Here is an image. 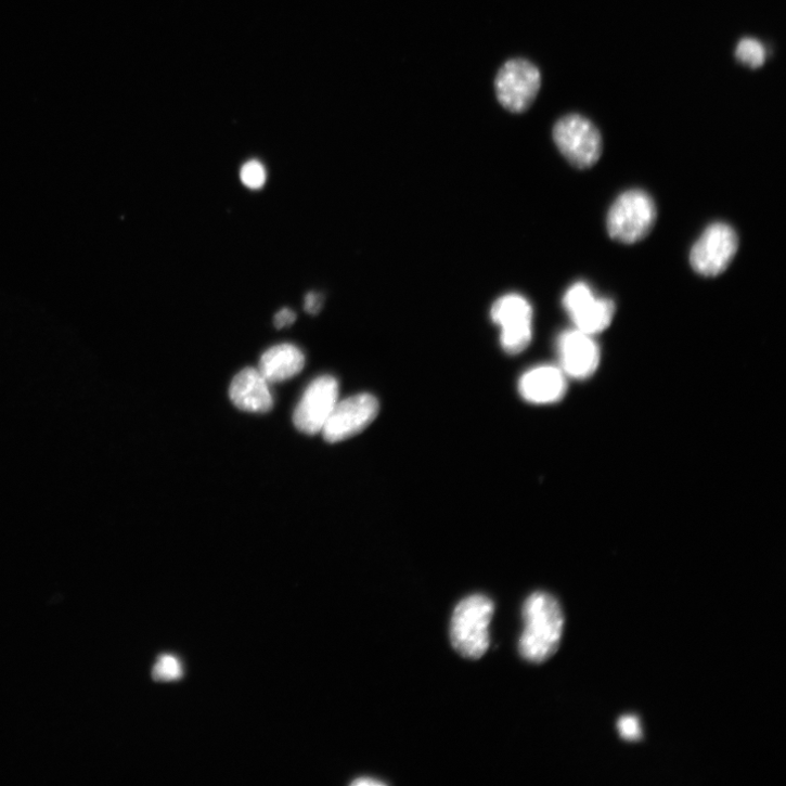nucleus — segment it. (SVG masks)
Returning a JSON list of instances; mask_svg holds the SVG:
<instances>
[{
  "instance_id": "f257e3e1",
  "label": "nucleus",
  "mask_w": 786,
  "mask_h": 786,
  "mask_svg": "<svg viewBox=\"0 0 786 786\" xmlns=\"http://www.w3.org/2000/svg\"><path fill=\"white\" fill-rule=\"evenodd\" d=\"M523 618L519 653L530 663H544L559 648L565 624L563 608L555 596L538 591L526 600Z\"/></svg>"
},
{
  "instance_id": "f03ea898",
  "label": "nucleus",
  "mask_w": 786,
  "mask_h": 786,
  "mask_svg": "<svg viewBox=\"0 0 786 786\" xmlns=\"http://www.w3.org/2000/svg\"><path fill=\"white\" fill-rule=\"evenodd\" d=\"M494 610V602L484 594L468 595L455 606L450 622V641L461 657L478 660L487 654Z\"/></svg>"
},
{
  "instance_id": "7ed1b4c3",
  "label": "nucleus",
  "mask_w": 786,
  "mask_h": 786,
  "mask_svg": "<svg viewBox=\"0 0 786 786\" xmlns=\"http://www.w3.org/2000/svg\"><path fill=\"white\" fill-rule=\"evenodd\" d=\"M657 221L653 197L641 190L627 191L611 205L606 220L608 235L616 242L632 245L646 239Z\"/></svg>"
},
{
  "instance_id": "20e7f679",
  "label": "nucleus",
  "mask_w": 786,
  "mask_h": 786,
  "mask_svg": "<svg viewBox=\"0 0 786 786\" xmlns=\"http://www.w3.org/2000/svg\"><path fill=\"white\" fill-rule=\"evenodd\" d=\"M553 139L566 160L578 169L592 168L603 151L596 126L579 114L562 117L554 126Z\"/></svg>"
},
{
  "instance_id": "39448f33",
  "label": "nucleus",
  "mask_w": 786,
  "mask_h": 786,
  "mask_svg": "<svg viewBox=\"0 0 786 786\" xmlns=\"http://www.w3.org/2000/svg\"><path fill=\"white\" fill-rule=\"evenodd\" d=\"M491 319L501 328V346L511 356L528 349L533 338V308L521 294L499 297L491 308Z\"/></svg>"
},
{
  "instance_id": "423d86ee",
  "label": "nucleus",
  "mask_w": 786,
  "mask_h": 786,
  "mask_svg": "<svg viewBox=\"0 0 786 786\" xmlns=\"http://www.w3.org/2000/svg\"><path fill=\"white\" fill-rule=\"evenodd\" d=\"M738 249L735 230L723 222L709 226L691 250L693 269L704 276L723 273L733 261Z\"/></svg>"
},
{
  "instance_id": "0eeeda50",
  "label": "nucleus",
  "mask_w": 786,
  "mask_h": 786,
  "mask_svg": "<svg viewBox=\"0 0 786 786\" xmlns=\"http://www.w3.org/2000/svg\"><path fill=\"white\" fill-rule=\"evenodd\" d=\"M563 306L575 328L592 336L610 326L616 310L611 299L597 297L585 282H576L567 288Z\"/></svg>"
},
{
  "instance_id": "6e6552de",
  "label": "nucleus",
  "mask_w": 786,
  "mask_h": 786,
  "mask_svg": "<svg viewBox=\"0 0 786 786\" xmlns=\"http://www.w3.org/2000/svg\"><path fill=\"white\" fill-rule=\"evenodd\" d=\"M541 88L539 68L526 60H512L499 72L495 89L500 103L510 112L523 113L536 100Z\"/></svg>"
},
{
  "instance_id": "1a4fd4ad",
  "label": "nucleus",
  "mask_w": 786,
  "mask_h": 786,
  "mask_svg": "<svg viewBox=\"0 0 786 786\" xmlns=\"http://www.w3.org/2000/svg\"><path fill=\"white\" fill-rule=\"evenodd\" d=\"M338 401L339 383L334 376L312 381L294 411L295 427L307 435L322 433Z\"/></svg>"
},
{
  "instance_id": "9d476101",
  "label": "nucleus",
  "mask_w": 786,
  "mask_h": 786,
  "mask_svg": "<svg viewBox=\"0 0 786 786\" xmlns=\"http://www.w3.org/2000/svg\"><path fill=\"white\" fill-rule=\"evenodd\" d=\"M379 402L370 394L338 401L322 433L326 441L337 443L368 428L379 413Z\"/></svg>"
},
{
  "instance_id": "9b49d317",
  "label": "nucleus",
  "mask_w": 786,
  "mask_h": 786,
  "mask_svg": "<svg viewBox=\"0 0 786 786\" xmlns=\"http://www.w3.org/2000/svg\"><path fill=\"white\" fill-rule=\"evenodd\" d=\"M559 368L567 378L585 381L601 363V350L594 336L576 328L563 332L556 343Z\"/></svg>"
},
{
  "instance_id": "f8f14e48",
  "label": "nucleus",
  "mask_w": 786,
  "mask_h": 786,
  "mask_svg": "<svg viewBox=\"0 0 786 786\" xmlns=\"http://www.w3.org/2000/svg\"><path fill=\"white\" fill-rule=\"evenodd\" d=\"M568 378L555 365H539L528 370L520 377L518 391L523 399L537 405L559 402L567 392Z\"/></svg>"
},
{
  "instance_id": "ddd939ff",
  "label": "nucleus",
  "mask_w": 786,
  "mask_h": 786,
  "mask_svg": "<svg viewBox=\"0 0 786 786\" xmlns=\"http://www.w3.org/2000/svg\"><path fill=\"white\" fill-rule=\"evenodd\" d=\"M269 385L258 369L248 368L234 377L230 387V398L242 411L267 413L273 407Z\"/></svg>"
},
{
  "instance_id": "4468645a",
  "label": "nucleus",
  "mask_w": 786,
  "mask_h": 786,
  "mask_svg": "<svg viewBox=\"0 0 786 786\" xmlns=\"http://www.w3.org/2000/svg\"><path fill=\"white\" fill-rule=\"evenodd\" d=\"M304 366V353L294 345L282 344L262 355L258 370L269 384H275L298 375Z\"/></svg>"
},
{
  "instance_id": "2eb2a0df",
  "label": "nucleus",
  "mask_w": 786,
  "mask_h": 786,
  "mask_svg": "<svg viewBox=\"0 0 786 786\" xmlns=\"http://www.w3.org/2000/svg\"><path fill=\"white\" fill-rule=\"evenodd\" d=\"M735 56L742 64L756 69L764 64L765 50L758 40L745 38L739 41Z\"/></svg>"
},
{
  "instance_id": "dca6fc26",
  "label": "nucleus",
  "mask_w": 786,
  "mask_h": 786,
  "mask_svg": "<svg viewBox=\"0 0 786 786\" xmlns=\"http://www.w3.org/2000/svg\"><path fill=\"white\" fill-rule=\"evenodd\" d=\"M183 675L180 661L173 656H163L155 663L152 677L155 681H176Z\"/></svg>"
},
{
  "instance_id": "f3484780",
  "label": "nucleus",
  "mask_w": 786,
  "mask_h": 786,
  "mask_svg": "<svg viewBox=\"0 0 786 786\" xmlns=\"http://www.w3.org/2000/svg\"><path fill=\"white\" fill-rule=\"evenodd\" d=\"M240 178L245 188L261 190L267 181L266 168L258 160H250L242 167Z\"/></svg>"
},
{
  "instance_id": "a211bd4d",
  "label": "nucleus",
  "mask_w": 786,
  "mask_h": 786,
  "mask_svg": "<svg viewBox=\"0 0 786 786\" xmlns=\"http://www.w3.org/2000/svg\"><path fill=\"white\" fill-rule=\"evenodd\" d=\"M618 731L620 736L629 742H637L643 737V731L640 719L634 716L622 717L618 721Z\"/></svg>"
},
{
  "instance_id": "6ab92c4d",
  "label": "nucleus",
  "mask_w": 786,
  "mask_h": 786,
  "mask_svg": "<svg viewBox=\"0 0 786 786\" xmlns=\"http://www.w3.org/2000/svg\"><path fill=\"white\" fill-rule=\"evenodd\" d=\"M324 297L317 292H309L304 299V309L309 314H318L323 309Z\"/></svg>"
},
{
  "instance_id": "aec40b11",
  "label": "nucleus",
  "mask_w": 786,
  "mask_h": 786,
  "mask_svg": "<svg viewBox=\"0 0 786 786\" xmlns=\"http://www.w3.org/2000/svg\"><path fill=\"white\" fill-rule=\"evenodd\" d=\"M296 321V313L289 308H282L275 313L273 323L276 330H283L293 325Z\"/></svg>"
},
{
  "instance_id": "412c9836",
  "label": "nucleus",
  "mask_w": 786,
  "mask_h": 786,
  "mask_svg": "<svg viewBox=\"0 0 786 786\" xmlns=\"http://www.w3.org/2000/svg\"><path fill=\"white\" fill-rule=\"evenodd\" d=\"M384 784H386V783L375 779L373 777H361V778L356 779L352 783V785H357V786H379V785H384Z\"/></svg>"
}]
</instances>
